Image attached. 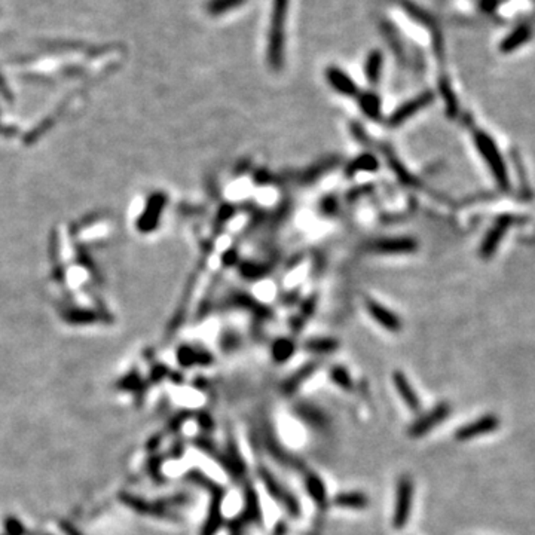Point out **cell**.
<instances>
[{
	"mask_svg": "<svg viewBox=\"0 0 535 535\" xmlns=\"http://www.w3.org/2000/svg\"><path fill=\"white\" fill-rule=\"evenodd\" d=\"M288 3H290V0H274L272 2L271 26H270V33H268L266 60H268V66H270L274 72L281 70L284 64V44H286L284 26L287 21Z\"/></svg>",
	"mask_w": 535,
	"mask_h": 535,
	"instance_id": "obj_1",
	"label": "cell"
},
{
	"mask_svg": "<svg viewBox=\"0 0 535 535\" xmlns=\"http://www.w3.org/2000/svg\"><path fill=\"white\" fill-rule=\"evenodd\" d=\"M475 140L480 155L486 160V164L489 165L492 174H494L497 183L502 189H509L510 183H509L507 168L504 164V159H502L494 140H492V138L485 133H480V131L475 134Z\"/></svg>",
	"mask_w": 535,
	"mask_h": 535,
	"instance_id": "obj_2",
	"label": "cell"
},
{
	"mask_svg": "<svg viewBox=\"0 0 535 535\" xmlns=\"http://www.w3.org/2000/svg\"><path fill=\"white\" fill-rule=\"evenodd\" d=\"M412 498L413 481L411 477L403 476L397 484V491H395V504L393 513V527L395 529H403L408 525L412 510Z\"/></svg>",
	"mask_w": 535,
	"mask_h": 535,
	"instance_id": "obj_3",
	"label": "cell"
},
{
	"mask_svg": "<svg viewBox=\"0 0 535 535\" xmlns=\"http://www.w3.org/2000/svg\"><path fill=\"white\" fill-rule=\"evenodd\" d=\"M167 206V195L164 192H155L146 201V207L142 216L137 220V231L140 233H151L158 229V224L163 217Z\"/></svg>",
	"mask_w": 535,
	"mask_h": 535,
	"instance_id": "obj_4",
	"label": "cell"
},
{
	"mask_svg": "<svg viewBox=\"0 0 535 535\" xmlns=\"http://www.w3.org/2000/svg\"><path fill=\"white\" fill-rule=\"evenodd\" d=\"M397 3L413 21H416V23H420L422 26H425L427 28H430L431 35H433V44H434V51L437 54V57L438 58L443 57L442 31H441V28L437 27V23H436L434 17L428 14L427 10H424L418 5H415L413 2H411V0H397Z\"/></svg>",
	"mask_w": 535,
	"mask_h": 535,
	"instance_id": "obj_5",
	"label": "cell"
},
{
	"mask_svg": "<svg viewBox=\"0 0 535 535\" xmlns=\"http://www.w3.org/2000/svg\"><path fill=\"white\" fill-rule=\"evenodd\" d=\"M433 101H434V92H431V91L421 92L420 95H416V97L411 99L409 101H406L402 106H399L397 109H395L390 115V117L387 120L388 126L397 128V126L403 125L404 122H408L412 116H415L416 113H420L424 107H427L428 104H431Z\"/></svg>",
	"mask_w": 535,
	"mask_h": 535,
	"instance_id": "obj_6",
	"label": "cell"
},
{
	"mask_svg": "<svg viewBox=\"0 0 535 535\" xmlns=\"http://www.w3.org/2000/svg\"><path fill=\"white\" fill-rule=\"evenodd\" d=\"M366 249L374 254H411L418 249V242L411 237H385L370 241Z\"/></svg>",
	"mask_w": 535,
	"mask_h": 535,
	"instance_id": "obj_7",
	"label": "cell"
},
{
	"mask_svg": "<svg viewBox=\"0 0 535 535\" xmlns=\"http://www.w3.org/2000/svg\"><path fill=\"white\" fill-rule=\"evenodd\" d=\"M449 412H451V406L447 403H438L436 408L422 415L421 418H418L411 425L409 434L412 437H421L427 434L428 431H431L436 425L443 422L447 418Z\"/></svg>",
	"mask_w": 535,
	"mask_h": 535,
	"instance_id": "obj_8",
	"label": "cell"
},
{
	"mask_svg": "<svg viewBox=\"0 0 535 535\" xmlns=\"http://www.w3.org/2000/svg\"><path fill=\"white\" fill-rule=\"evenodd\" d=\"M365 308L368 314L374 320V323L384 327L385 330L393 331H399L402 329V320L399 315L390 311L387 306H384L381 302L374 301L372 297H365Z\"/></svg>",
	"mask_w": 535,
	"mask_h": 535,
	"instance_id": "obj_9",
	"label": "cell"
},
{
	"mask_svg": "<svg viewBox=\"0 0 535 535\" xmlns=\"http://www.w3.org/2000/svg\"><path fill=\"white\" fill-rule=\"evenodd\" d=\"M326 79L331 88H334L336 92H339L340 95H345V97H357L360 92L356 82L352 81L349 74L336 66L327 67Z\"/></svg>",
	"mask_w": 535,
	"mask_h": 535,
	"instance_id": "obj_10",
	"label": "cell"
},
{
	"mask_svg": "<svg viewBox=\"0 0 535 535\" xmlns=\"http://www.w3.org/2000/svg\"><path fill=\"white\" fill-rule=\"evenodd\" d=\"M498 425H500V420L495 415H484L477 421H473L459 428V430L455 433V437L458 441H470V438H475L477 436L495 431Z\"/></svg>",
	"mask_w": 535,
	"mask_h": 535,
	"instance_id": "obj_11",
	"label": "cell"
},
{
	"mask_svg": "<svg viewBox=\"0 0 535 535\" xmlns=\"http://www.w3.org/2000/svg\"><path fill=\"white\" fill-rule=\"evenodd\" d=\"M261 476L265 481L266 485V489L270 491V494L277 498L278 502H281V504L292 513V515H299V506H297V501L293 498V495L290 494V492L286 491L280 484H278L277 479H274L270 473L265 472V470H262L261 472Z\"/></svg>",
	"mask_w": 535,
	"mask_h": 535,
	"instance_id": "obj_12",
	"label": "cell"
},
{
	"mask_svg": "<svg viewBox=\"0 0 535 535\" xmlns=\"http://www.w3.org/2000/svg\"><path fill=\"white\" fill-rule=\"evenodd\" d=\"M510 223H511V219L509 216H502L497 220L494 227L491 228V231L486 233V237L484 242H481V247H480V253L484 258H489V256L495 253L498 244L501 242L502 237H504L510 227Z\"/></svg>",
	"mask_w": 535,
	"mask_h": 535,
	"instance_id": "obj_13",
	"label": "cell"
},
{
	"mask_svg": "<svg viewBox=\"0 0 535 535\" xmlns=\"http://www.w3.org/2000/svg\"><path fill=\"white\" fill-rule=\"evenodd\" d=\"M393 382H394V387H395V390H397L402 400L404 402V404L408 406L411 411L418 412L421 409V402L418 399V395H416L415 390L412 388L408 377H406L403 372L395 370L393 373Z\"/></svg>",
	"mask_w": 535,
	"mask_h": 535,
	"instance_id": "obj_14",
	"label": "cell"
},
{
	"mask_svg": "<svg viewBox=\"0 0 535 535\" xmlns=\"http://www.w3.org/2000/svg\"><path fill=\"white\" fill-rule=\"evenodd\" d=\"M532 38V27L528 23L519 24L515 30L509 33L500 44V51L504 54H510L513 51L519 49L522 45L528 44Z\"/></svg>",
	"mask_w": 535,
	"mask_h": 535,
	"instance_id": "obj_15",
	"label": "cell"
},
{
	"mask_svg": "<svg viewBox=\"0 0 535 535\" xmlns=\"http://www.w3.org/2000/svg\"><path fill=\"white\" fill-rule=\"evenodd\" d=\"M360 110L363 112L366 117L372 121H379L381 120V97L374 92V91H365V92H359L357 95Z\"/></svg>",
	"mask_w": 535,
	"mask_h": 535,
	"instance_id": "obj_16",
	"label": "cell"
},
{
	"mask_svg": "<svg viewBox=\"0 0 535 535\" xmlns=\"http://www.w3.org/2000/svg\"><path fill=\"white\" fill-rule=\"evenodd\" d=\"M378 168H379V160L377 156L372 154H363L351 160V163L347 165L345 173L348 177H352L359 173H374V171H378Z\"/></svg>",
	"mask_w": 535,
	"mask_h": 535,
	"instance_id": "obj_17",
	"label": "cell"
},
{
	"mask_svg": "<svg viewBox=\"0 0 535 535\" xmlns=\"http://www.w3.org/2000/svg\"><path fill=\"white\" fill-rule=\"evenodd\" d=\"M177 360L181 366H197V365H207L211 361V356L204 349H197L194 347H181L177 351Z\"/></svg>",
	"mask_w": 535,
	"mask_h": 535,
	"instance_id": "obj_18",
	"label": "cell"
},
{
	"mask_svg": "<svg viewBox=\"0 0 535 535\" xmlns=\"http://www.w3.org/2000/svg\"><path fill=\"white\" fill-rule=\"evenodd\" d=\"M334 504L340 509H352V510H361L368 507L369 501L368 497L363 492H342L334 498Z\"/></svg>",
	"mask_w": 535,
	"mask_h": 535,
	"instance_id": "obj_19",
	"label": "cell"
},
{
	"mask_svg": "<svg viewBox=\"0 0 535 535\" xmlns=\"http://www.w3.org/2000/svg\"><path fill=\"white\" fill-rule=\"evenodd\" d=\"M382 66H384V56L379 49H373L368 54V58L365 63V76L369 81V83L377 85L381 79L382 74Z\"/></svg>",
	"mask_w": 535,
	"mask_h": 535,
	"instance_id": "obj_20",
	"label": "cell"
},
{
	"mask_svg": "<svg viewBox=\"0 0 535 535\" xmlns=\"http://www.w3.org/2000/svg\"><path fill=\"white\" fill-rule=\"evenodd\" d=\"M296 413L301 416L305 422L315 425L317 428H320V430L321 428L327 427L326 415L323 413V411H320L318 408H315V406L301 403L299 406H296Z\"/></svg>",
	"mask_w": 535,
	"mask_h": 535,
	"instance_id": "obj_21",
	"label": "cell"
},
{
	"mask_svg": "<svg viewBox=\"0 0 535 535\" xmlns=\"http://www.w3.org/2000/svg\"><path fill=\"white\" fill-rule=\"evenodd\" d=\"M315 368L317 365L315 363H308V365H305L304 368L299 369L297 372H295L290 378H288L284 385H283V391L284 394H293L301 385L308 379L313 377V373L315 372Z\"/></svg>",
	"mask_w": 535,
	"mask_h": 535,
	"instance_id": "obj_22",
	"label": "cell"
},
{
	"mask_svg": "<svg viewBox=\"0 0 535 535\" xmlns=\"http://www.w3.org/2000/svg\"><path fill=\"white\" fill-rule=\"evenodd\" d=\"M295 351H296V345L292 339L280 338L272 344L271 356H272V360H275L277 363H286L293 357Z\"/></svg>",
	"mask_w": 535,
	"mask_h": 535,
	"instance_id": "obj_23",
	"label": "cell"
},
{
	"mask_svg": "<svg viewBox=\"0 0 535 535\" xmlns=\"http://www.w3.org/2000/svg\"><path fill=\"white\" fill-rule=\"evenodd\" d=\"M338 165V159L336 158H327L324 160H320L315 165H313L309 170H306L302 174V181L304 183H314L321 176L327 174L330 170H334Z\"/></svg>",
	"mask_w": 535,
	"mask_h": 535,
	"instance_id": "obj_24",
	"label": "cell"
},
{
	"mask_svg": "<svg viewBox=\"0 0 535 535\" xmlns=\"http://www.w3.org/2000/svg\"><path fill=\"white\" fill-rule=\"evenodd\" d=\"M305 488L308 494L317 502L318 506H324L327 502V491L323 484V480L315 475H308L305 479Z\"/></svg>",
	"mask_w": 535,
	"mask_h": 535,
	"instance_id": "obj_25",
	"label": "cell"
},
{
	"mask_svg": "<svg viewBox=\"0 0 535 535\" xmlns=\"http://www.w3.org/2000/svg\"><path fill=\"white\" fill-rule=\"evenodd\" d=\"M339 347L338 340L331 339V338H314L305 342V349L313 352V354L317 356H323V354H330V352L336 351Z\"/></svg>",
	"mask_w": 535,
	"mask_h": 535,
	"instance_id": "obj_26",
	"label": "cell"
},
{
	"mask_svg": "<svg viewBox=\"0 0 535 535\" xmlns=\"http://www.w3.org/2000/svg\"><path fill=\"white\" fill-rule=\"evenodd\" d=\"M245 3V0H210L207 3V13L211 17H219L229 13V10L240 8Z\"/></svg>",
	"mask_w": 535,
	"mask_h": 535,
	"instance_id": "obj_27",
	"label": "cell"
},
{
	"mask_svg": "<svg viewBox=\"0 0 535 535\" xmlns=\"http://www.w3.org/2000/svg\"><path fill=\"white\" fill-rule=\"evenodd\" d=\"M438 90H441V94L443 95L445 103H446V110L449 116H455L458 113V100L455 97V92L451 87V83L446 78H442L438 81Z\"/></svg>",
	"mask_w": 535,
	"mask_h": 535,
	"instance_id": "obj_28",
	"label": "cell"
},
{
	"mask_svg": "<svg viewBox=\"0 0 535 535\" xmlns=\"http://www.w3.org/2000/svg\"><path fill=\"white\" fill-rule=\"evenodd\" d=\"M233 304L237 305V306H241L244 309H247V311H252L254 314H258L261 317H265V315L270 314V311H268V308H265L261 302L254 301V299L252 296H249V295L240 293L237 296H233Z\"/></svg>",
	"mask_w": 535,
	"mask_h": 535,
	"instance_id": "obj_29",
	"label": "cell"
},
{
	"mask_svg": "<svg viewBox=\"0 0 535 535\" xmlns=\"http://www.w3.org/2000/svg\"><path fill=\"white\" fill-rule=\"evenodd\" d=\"M329 374H330L331 382L336 384L339 388H342V390H351L352 388V378L345 368H342V366L331 368Z\"/></svg>",
	"mask_w": 535,
	"mask_h": 535,
	"instance_id": "obj_30",
	"label": "cell"
},
{
	"mask_svg": "<svg viewBox=\"0 0 535 535\" xmlns=\"http://www.w3.org/2000/svg\"><path fill=\"white\" fill-rule=\"evenodd\" d=\"M66 318L73 323H88V321L97 320V313L90 311V309H69L66 313Z\"/></svg>",
	"mask_w": 535,
	"mask_h": 535,
	"instance_id": "obj_31",
	"label": "cell"
},
{
	"mask_svg": "<svg viewBox=\"0 0 535 535\" xmlns=\"http://www.w3.org/2000/svg\"><path fill=\"white\" fill-rule=\"evenodd\" d=\"M241 272L249 280H258L261 277L266 275V268L259 263H245L241 266Z\"/></svg>",
	"mask_w": 535,
	"mask_h": 535,
	"instance_id": "obj_32",
	"label": "cell"
},
{
	"mask_svg": "<svg viewBox=\"0 0 535 535\" xmlns=\"http://www.w3.org/2000/svg\"><path fill=\"white\" fill-rule=\"evenodd\" d=\"M479 5L485 10V13H494L500 5V0H480Z\"/></svg>",
	"mask_w": 535,
	"mask_h": 535,
	"instance_id": "obj_33",
	"label": "cell"
},
{
	"mask_svg": "<svg viewBox=\"0 0 535 535\" xmlns=\"http://www.w3.org/2000/svg\"><path fill=\"white\" fill-rule=\"evenodd\" d=\"M0 91H2L5 95H3V97L6 99V100H9L10 97H9V91H8V88H6V85H5V81H3V78L2 76H0Z\"/></svg>",
	"mask_w": 535,
	"mask_h": 535,
	"instance_id": "obj_34",
	"label": "cell"
}]
</instances>
